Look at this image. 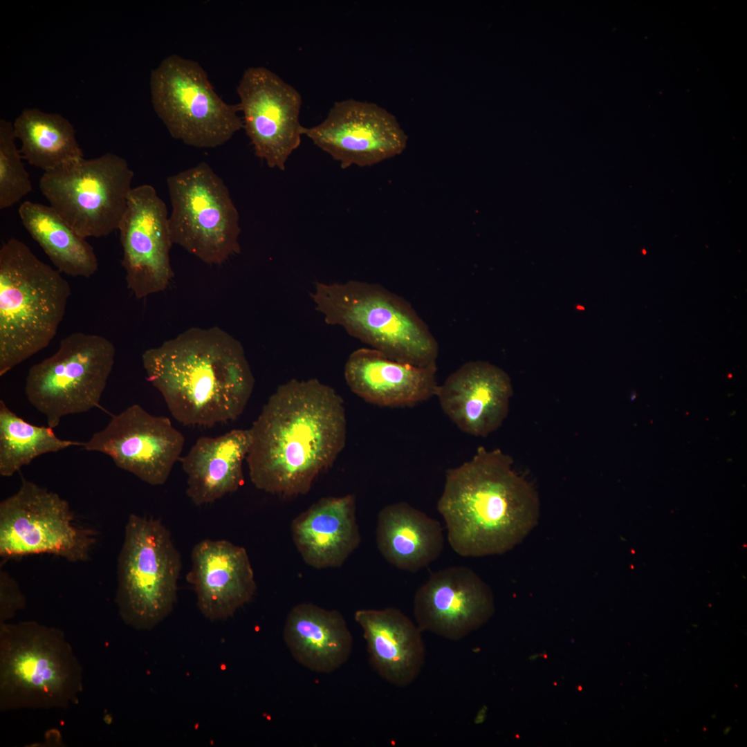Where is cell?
Masks as SVG:
<instances>
[{
	"instance_id": "obj_1",
	"label": "cell",
	"mask_w": 747,
	"mask_h": 747,
	"mask_svg": "<svg viewBox=\"0 0 747 747\" xmlns=\"http://www.w3.org/2000/svg\"><path fill=\"white\" fill-rule=\"evenodd\" d=\"M249 430L252 484L282 497L305 495L344 448V400L316 378L291 379L271 394Z\"/></svg>"
},
{
	"instance_id": "obj_2",
	"label": "cell",
	"mask_w": 747,
	"mask_h": 747,
	"mask_svg": "<svg viewBox=\"0 0 747 747\" xmlns=\"http://www.w3.org/2000/svg\"><path fill=\"white\" fill-rule=\"evenodd\" d=\"M142 362L172 416L187 426L236 420L255 386L241 343L217 326L190 328L145 351Z\"/></svg>"
},
{
	"instance_id": "obj_3",
	"label": "cell",
	"mask_w": 747,
	"mask_h": 747,
	"mask_svg": "<svg viewBox=\"0 0 747 747\" xmlns=\"http://www.w3.org/2000/svg\"><path fill=\"white\" fill-rule=\"evenodd\" d=\"M500 449L477 448L472 458L446 471L437 510L449 544L463 557L503 554L538 522L540 499Z\"/></svg>"
},
{
	"instance_id": "obj_4",
	"label": "cell",
	"mask_w": 747,
	"mask_h": 747,
	"mask_svg": "<svg viewBox=\"0 0 747 747\" xmlns=\"http://www.w3.org/2000/svg\"><path fill=\"white\" fill-rule=\"evenodd\" d=\"M71 287L58 270L20 240L0 248V376L48 346L63 320Z\"/></svg>"
},
{
	"instance_id": "obj_5",
	"label": "cell",
	"mask_w": 747,
	"mask_h": 747,
	"mask_svg": "<svg viewBox=\"0 0 747 747\" xmlns=\"http://www.w3.org/2000/svg\"><path fill=\"white\" fill-rule=\"evenodd\" d=\"M311 295L328 324L343 327L391 360L436 367V340L412 305L394 293L377 284L350 280L317 282Z\"/></svg>"
},
{
	"instance_id": "obj_6",
	"label": "cell",
	"mask_w": 747,
	"mask_h": 747,
	"mask_svg": "<svg viewBox=\"0 0 747 747\" xmlns=\"http://www.w3.org/2000/svg\"><path fill=\"white\" fill-rule=\"evenodd\" d=\"M83 690V669L61 629L0 622V710L64 709Z\"/></svg>"
},
{
	"instance_id": "obj_7",
	"label": "cell",
	"mask_w": 747,
	"mask_h": 747,
	"mask_svg": "<svg viewBox=\"0 0 747 747\" xmlns=\"http://www.w3.org/2000/svg\"><path fill=\"white\" fill-rule=\"evenodd\" d=\"M181 568V554L165 526L131 514L117 566L115 600L124 622L149 630L164 620L175 604Z\"/></svg>"
},
{
	"instance_id": "obj_8",
	"label": "cell",
	"mask_w": 747,
	"mask_h": 747,
	"mask_svg": "<svg viewBox=\"0 0 747 747\" xmlns=\"http://www.w3.org/2000/svg\"><path fill=\"white\" fill-rule=\"evenodd\" d=\"M151 102L171 136L198 148H214L243 127L239 104L224 102L196 61L178 55L151 71Z\"/></svg>"
},
{
	"instance_id": "obj_9",
	"label": "cell",
	"mask_w": 747,
	"mask_h": 747,
	"mask_svg": "<svg viewBox=\"0 0 747 747\" xmlns=\"http://www.w3.org/2000/svg\"><path fill=\"white\" fill-rule=\"evenodd\" d=\"M116 348L108 338L73 333L50 356L33 365L24 391L29 403L55 428L64 416L98 407L113 367Z\"/></svg>"
},
{
	"instance_id": "obj_10",
	"label": "cell",
	"mask_w": 747,
	"mask_h": 747,
	"mask_svg": "<svg viewBox=\"0 0 747 747\" xmlns=\"http://www.w3.org/2000/svg\"><path fill=\"white\" fill-rule=\"evenodd\" d=\"M173 243L208 264L241 251L239 215L222 178L205 162L167 179Z\"/></svg>"
},
{
	"instance_id": "obj_11",
	"label": "cell",
	"mask_w": 747,
	"mask_h": 747,
	"mask_svg": "<svg viewBox=\"0 0 747 747\" xmlns=\"http://www.w3.org/2000/svg\"><path fill=\"white\" fill-rule=\"evenodd\" d=\"M133 177L127 160L109 152L44 172L39 189L78 234L101 237L118 230Z\"/></svg>"
},
{
	"instance_id": "obj_12",
	"label": "cell",
	"mask_w": 747,
	"mask_h": 747,
	"mask_svg": "<svg viewBox=\"0 0 747 747\" xmlns=\"http://www.w3.org/2000/svg\"><path fill=\"white\" fill-rule=\"evenodd\" d=\"M95 542L94 531L75 523L64 499L31 481L24 479L19 489L0 504V556L4 559L47 553L85 561Z\"/></svg>"
},
{
	"instance_id": "obj_13",
	"label": "cell",
	"mask_w": 747,
	"mask_h": 747,
	"mask_svg": "<svg viewBox=\"0 0 747 747\" xmlns=\"http://www.w3.org/2000/svg\"><path fill=\"white\" fill-rule=\"evenodd\" d=\"M246 135L255 155L270 168L284 170L301 143L302 96L293 86L264 66L245 70L237 87Z\"/></svg>"
},
{
	"instance_id": "obj_14",
	"label": "cell",
	"mask_w": 747,
	"mask_h": 747,
	"mask_svg": "<svg viewBox=\"0 0 747 747\" xmlns=\"http://www.w3.org/2000/svg\"><path fill=\"white\" fill-rule=\"evenodd\" d=\"M184 443V436L168 418L133 404L113 415L82 447L109 456L118 468L148 484L161 486L181 459Z\"/></svg>"
},
{
	"instance_id": "obj_15",
	"label": "cell",
	"mask_w": 747,
	"mask_h": 747,
	"mask_svg": "<svg viewBox=\"0 0 747 747\" xmlns=\"http://www.w3.org/2000/svg\"><path fill=\"white\" fill-rule=\"evenodd\" d=\"M303 135L338 161L342 169L367 167L400 154L407 136L396 118L376 103L347 99L335 102L319 124Z\"/></svg>"
},
{
	"instance_id": "obj_16",
	"label": "cell",
	"mask_w": 747,
	"mask_h": 747,
	"mask_svg": "<svg viewBox=\"0 0 747 747\" xmlns=\"http://www.w3.org/2000/svg\"><path fill=\"white\" fill-rule=\"evenodd\" d=\"M118 230L128 288L138 299L165 290L174 272L167 208L151 185L133 187Z\"/></svg>"
},
{
	"instance_id": "obj_17",
	"label": "cell",
	"mask_w": 747,
	"mask_h": 747,
	"mask_svg": "<svg viewBox=\"0 0 747 747\" xmlns=\"http://www.w3.org/2000/svg\"><path fill=\"white\" fill-rule=\"evenodd\" d=\"M494 611L490 587L466 566L432 573L414 599L418 628L451 640H461L484 625Z\"/></svg>"
},
{
	"instance_id": "obj_18",
	"label": "cell",
	"mask_w": 747,
	"mask_h": 747,
	"mask_svg": "<svg viewBox=\"0 0 747 747\" xmlns=\"http://www.w3.org/2000/svg\"><path fill=\"white\" fill-rule=\"evenodd\" d=\"M513 392L505 371L487 361L473 360L462 365L439 385L436 396L459 429L486 437L506 418Z\"/></svg>"
},
{
	"instance_id": "obj_19",
	"label": "cell",
	"mask_w": 747,
	"mask_h": 747,
	"mask_svg": "<svg viewBox=\"0 0 747 747\" xmlns=\"http://www.w3.org/2000/svg\"><path fill=\"white\" fill-rule=\"evenodd\" d=\"M191 559L186 578L207 618L226 619L252 599L257 585L243 547L225 540L205 539L193 547Z\"/></svg>"
},
{
	"instance_id": "obj_20",
	"label": "cell",
	"mask_w": 747,
	"mask_h": 747,
	"mask_svg": "<svg viewBox=\"0 0 747 747\" xmlns=\"http://www.w3.org/2000/svg\"><path fill=\"white\" fill-rule=\"evenodd\" d=\"M437 367H418L397 362L372 348L354 351L344 367L353 393L383 407L410 406L436 396Z\"/></svg>"
},
{
	"instance_id": "obj_21",
	"label": "cell",
	"mask_w": 747,
	"mask_h": 747,
	"mask_svg": "<svg viewBox=\"0 0 747 747\" xmlns=\"http://www.w3.org/2000/svg\"><path fill=\"white\" fill-rule=\"evenodd\" d=\"M356 510L353 495L323 497L292 521L293 541L306 564L317 569L344 564L360 544Z\"/></svg>"
},
{
	"instance_id": "obj_22",
	"label": "cell",
	"mask_w": 747,
	"mask_h": 747,
	"mask_svg": "<svg viewBox=\"0 0 747 747\" xmlns=\"http://www.w3.org/2000/svg\"><path fill=\"white\" fill-rule=\"evenodd\" d=\"M354 618L362 630L370 663L380 676L399 687L411 684L425 663L418 627L393 607L358 609Z\"/></svg>"
},
{
	"instance_id": "obj_23",
	"label": "cell",
	"mask_w": 747,
	"mask_h": 747,
	"mask_svg": "<svg viewBox=\"0 0 747 747\" xmlns=\"http://www.w3.org/2000/svg\"><path fill=\"white\" fill-rule=\"evenodd\" d=\"M251 441L250 430L199 438L181 458L187 475L186 494L196 506L212 503L243 483V463Z\"/></svg>"
},
{
	"instance_id": "obj_24",
	"label": "cell",
	"mask_w": 747,
	"mask_h": 747,
	"mask_svg": "<svg viewBox=\"0 0 747 747\" xmlns=\"http://www.w3.org/2000/svg\"><path fill=\"white\" fill-rule=\"evenodd\" d=\"M283 637L293 657L318 673H331L349 659L353 638L343 616L310 602L294 606L284 625Z\"/></svg>"
},
{
	"instance_id": "obj_25",
	"label": "cell",
	"mask_w": 747,
	"mask_h": 747,
	"mask_svg": "<svg viewBox=\"0 0 747 747\" xmlns=\"http://www.w3.org/2000/svg\"><path fill=\"white\" fill-rule=\"evenodd\" d=\"M376 540L386 561L409 572L427 566L440 556L444 546L439 521L406 502L389 504L380 510Z\"/></svg>"
},
{
	"instance_id": "obj_26",
	"label": "cell",
	"mask_w": 747,
	"mask_h": 747,
	"mask_svg": "<svg viewBox=\"0 0 747 747\" xmlns=\"http://www.w3.org/2000/svg\"><path fill=\"white\" fill-rule=\"evenodd\" d=\"M18 212L24 228L60 273L87 278L98 271L93 247L51 206L26 201Z\"/></svg>"
},
{
	"instance_id": "obj_27",
	"label": "cell",
	"mask_w": 747,
	"mask_h": 747,
	"mask_svg": "<svg viewBox=\"0 0 747 747\" xmlns=\"http://www.w3.org/2000/svg\"><path fill=\"white\" fill-rule=\"evenodd\" d=\"M12 124L16 138L21 142L22 157L44 172L84 158L74 127L59 114L25 109Z\"/></svg>"
},
{
	"instance_id": "obj_28",
	"label": "cell",
	"mask_w": 747,
	"mask_h": 747,
	"mask_svg": "<svg viewBox=\"0 0 747 747\" xmlns=\"http://www.w3.org/2000/svg\"><path fill=\"white\" fill-rule=\"evenodd\" d=\"M53 428L37 426L18 416L0 400V474L11 477L39 456L83 443L61 439Z\"/></svg>"
},
{
	"instance_id": "obj_29",
	"label": "cell",
	"mask_w": 747,
	"mask_h": 747,
	"mask_svg": "<svg viewBox=\"0 0 747 747\" xmlns=\"http://www.w3.org/2000/svg\"><path fill=\"white\" fill-rule=\"evenodd\" d=\"M13 124L0 120V209L10 208L32 191L29 174L15 144Z\"/></svg>"
},
{
	"instance_id": "obj_30",
	"label": "cell",
	"mask_w": 747,
	"mask_h": 747,
	"mask_svg": "<svg viewBox=\"0 0 747 747\" xmlns=\"http://www.w3.org/2000/svg\"><path fill=\"white\" fill-rule=\"evenodd\" d=\"M26 598L17 580L6 571H0V622H6L25 608Z\"/></svg>"
}]
</instances>
